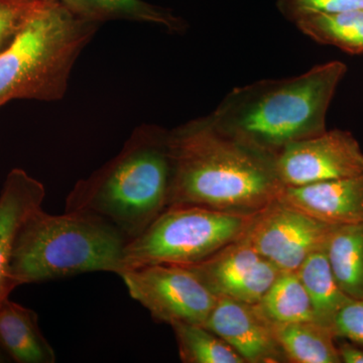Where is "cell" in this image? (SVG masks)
<instances>
[{
	"label": "cell",
	"instance_id": "obj_1",
	"mask_svg": "<svg viewBox=\"0 0 363 363\" xmlns=\"http://www.w3.org/2000/svg\"><path fill=\"white\" fill-rule=\"evenodd\" d=\"M169 154L168 207L255 213L285 188L277 175L276 155L224 133L210 116L169 130Z\"/></svg>",
	"mask_w": 363,
	"mask_h": 363
},
{
	"label": "cell",
	"instance_id": "obj_2",
	"mask_svg": "<svg viewBox=\"0 0 363 363\" xmlns=\"http://www.w3.org/2000/svg\"><path fill=\"white\" fill-rule=\"evenodd\" d=\"M346 72L345 64L332 61L295 77L241 86L209 116L224 133L277 155L326 130L327 111Z\"/></svg>",
	"mask_w": 363,
	"mask_h": 363
},
{
	"label": "cell",
	"instance_id": "obj_3",
	"mask_svg": "<svg viewBox=\"0 0 363 363\" xmlns=\"http://www.w3.org/2000/svg\"><path fill=\"white\" fill-rule=\"evenodd\" d=\"M171 175L169 130L140 124L116 157L75 184L65 211L96 215L135 240L168 207Z\"/></svg>",
	"mask_w": 363,
	"mask_h": 363
},
{
	"label": "cell",
	"instance_id": "obj_4",
	"mask_svg": "<svg viewBox=\"0 0 363 363\" xmlns=\"http://www.w3.org/2000/svg\"><path fill=\"white\" fill-rule=\"evenodd\" d=\"M130 240L96 215L35 210L23 222L11 257L9 276L18 288L93 272H123Z\"/></svg>",
	"mask_w": 363,
	"mask_h": 363
},
{
	"label": "cell",
	"instance_id": "obj_5",
	"mask_svg": "<svg viewBox=\"0 0 363 363\" xmlns=\"http://www.w3.org/2000/svg\"><path fill=\"white\" fill-rule=\"evenodd\" d=\"M98 26L76 18L58 0H43L0 52V107L16 99H63L74 65Z\"/></svg>",
	"mask_w": 363,
	"mask_h": 363
},
{
	"label": "cell",
	"instance_id": "obj_6",
	"mask_svg": "<svg viewBox=\"0 0 363 363\" xmlns=\"http://www.w3.org/2000/svg\"><path fill=\"white\" fill-rule=\"evenodd\" d=\"M255 213L197 205L167 207L140 235L128 243L121 272L150 264L189 266L206 259L243 238Z\"/></svg>",
	"mask_w": 363,
	"mask_h": 363
},
{
	"label": "cell",
	"instance_id": "obj_7",
	"mask_svg": "<svg viewBox=\"0 0 363 363\" xmlns=\"http://www.w3.org/2000/svg\"><path fill=\"white\" fill-rule=\"evenodd\" d=\"M133 300L152 319L171 325H204L218 297L186 267L150 264L119 274Z\"/></svg>",
	"mask_w": 363,
	"mask_h": 363
},
{
	"label": "cell",
	"instance_id": "obj_8",
	"mask_svg": "<svg viewBox=\"0 0 363 363\" xmlns=\"http://www.w3.org/2000/svg\"><path fill=\"white\" fill-rule=\"evenodd\" d=\"M336 226L277 199L255 213L242 238L281 272H296Z\"/></svg>",
	"mask_w": 363,
	"mask_h": 363
},
{
	"label": "cell",
	"instance_id": "obj_9",
	"mask_svg": "<svg viewBox=\"0 0 363 363\" xmlns=\"http://www.w3.org/2000/svg\"><path fill=\"white\" fill-rule=\"evenodd\" d=\"M284 187H303L363 173V152L350 131L325 130L286 145L276 155Z\"/></svg>",
	"mask_w": 363,
	"mask_h": 363
},
{
	"label": "cell",
	"instance_id": "obj_10",
	"mask_svg": "<svg viewBox=\"0 0 363 363\" xmlns=\"http://www.w3.org/2000/svg\"><path fill=\"white\" fill-rule=\"evenodd\" d=\"M186 267L216 297L255 305L278 278L281 269L242 238L211 257Z\"/></svg>",
	"mask_w": 363,
	"mask_h": 363
},
{
	"label": "cell",
	"instance_id": "obj_11",
	"mask_svg": "<svg viewBox=\"0 0 363 363\" xmlns=\"http://www.w3.org/2000/svg\"><path fill=\"white\" fill-rule=\"evenodd\" d=\"M203 326L223 339L245 363L288 362L274 335V324L257 304L218 298Z\"/></svg>",
	"mask_w": 363,
	"mask_h": 363
},
{
	"label": "cell",
	"instance_id": "obj_12",
	"mask_svg": "<svg viewBox=\"0 0 363 363\" xmlns=\"http://www.w3.org/2000/svg\"><path fill=\"white\" fill-rule=\"evenodd\" d=\"M278 199L332 225L363 223V173L303 187H285Z\"/></svg>",
	"mask_w": 363,
	"mask_h": 363
},
{
	"label": "cell",
	"instance_id": "obj_13",
	"mask_svg": "<svg viewBox=\"0 0 363 363\" xmlns=\"http://www.w3.org/2000/svg\"><path fill=\"white\" fill-rule=\"evenodd\" d=\"M44 185L23 169L9 172L0 193V302L16 288L9 276L14 243L23 222L42 208Z\"/></svg>",
	"mask_w": 363,
	"mask_h": 363
},
{
	"label": "cell",
	"instance_id": "obj_14",
	"mask_svg": "<svg viewBox=\"0 0 363 363\" xmlns=\"http://www.w3.org/2000/svg\"><path fill=\"white\" fill-rule=\"evenodd\" d=\"M0 346L13 362L55 363L56 353L40 330L39 316L9 298L0 302Z\"/></svg>",
	"mask_w": 363,
	"mask_h": 363
},
{
	"label": "cell",
	"instance_id": "obj_15",
	"mask_svg": "<svg viewBox=\"0 0 363 363\" xmlns=\"http://www.w3.org/2000/svg\"><path fill=\"white\" fill-rule=\"evenodd\" d=\"M74 16L101 25L111 21H135L164 26L174 33L186 30L185 21L168 9L143 0H58Z\"/></svg>",
	"mask_w": 363,
	"mask_h": 363
},
{
	"label": "cell",
	"instance_id": "obj_16",
	"mask_svg": "<svg viewBox=\"0 0 363 363\" xmlns=\"http://www.w3.org/2000/svg\"><path fill=\"white\" fill-rule=\"evenodd\" d=\"M296 272L309 295L315 322L333 332L338 313L353 298L339 286L329 264L326 247L312 252Z\"/></svg>",
	"mask_w": 363,
	"mask_h": 363
},
{
	"label": "cell",
	"instance_id": "obj_17",
	"mask_svg": "<svg viewBox=\"0 0 363 363\" xmlns=\"http://www.w3.org/2000/svg\"><path fill=\"white\" fill-rule=\"evenodd\" d=\"M274 332L288 362H341L335 335L317 322L274 324Z\"/></svg>",
	"mask_w": 363,
	"mask_h": 363
},
{
	"label": "cell",
	"instance_id": "obj_18",
	"mask_svg": "<svg viewBox=\"0 0 363 363\" xmlns=\"http://www.w3.org/2000/svg\"><path fill=\"white\" fill-rule=\"evenodd\" d=\"M326 252L343 292L354 300H363V223L336 226Z\"/></svg>",
	"mask_w": 363,
	"mask_h": 363
},
{
	"label": "cell",
	"instance_id": "obj_19",
	"mask_svg": "<svg viewBox=\"0 0 363 363\" xmlns=\"http://www.w3.org/2000/svg\"><path fill=\"white\" fill-rule=\"evenodd\" d=\"M296 26L319 44L348 54L363 52V9L336 13H314L296 21Z\"/></svg>",
	"mask_w": 363,
	"mask_h": 363
},
{
	"label": "cell",
	"instance_id": "obj_20",
	"mask_svg": "<svg viewBox=\"0 0 363 363\" xmlns=\"http://www.w3.org/2000/svg\"><path fill=\"white\" fill-rule=\"evenodd\" d=\"M272 324L315 321L309 295L297 272H281L257 303Z\"/></svg>",
	"mask_w": 363,
	"mask_h": 363
},
{
	"label": "cell",
	"instance_id": "obj_21",
	"mask_svg": "<svg viewBox=\"0 0 363 363\" xmlns=\"http://www.w3.org/2000/svg\"><path fill=\"white\" fill-rule=\"evenodd\" d=\"M184 363H245L218 335L203 325H171Z\"/></svg>",
	"mask_w": 363,
	"mask_h": 363
},
{
	"label": "cell",
	"instance_id": "obj_22",
	"mask_svg": "<svg viewBox=\"0 0 363 363\" xmlns=\"http://www.w3.org/2000/svg\"><path fill=\"white\" fill-rule=\"evenodd\" d=\"M43 0H0V52L16 39Z\"/></svg>",
	"mask_w": 363,
	"mask_h": 363
},
{
	"label": "cell",
	"instance_id": "obj_23",
	"mask_svg": "<svg viewBox=\"0 0 363 363\" xmlns=\"http://www.w3.org/2000/svg\"><path fill=\"white\" fill-rule=\"evenodd\" d=\"M279 11L295 23L314 13H336L363 9V0H278Z\"/></svg>",
	"mask_w": 363,
	"mask_h": 363
},
{
	"label": "cell",
	"instance_id": "obj_24",
	"mask_svg": "<svg viewBox=\"0 0 363 363\" xmlns=\"http://www.w3.org/2000/svg\"><path fill=\"white\" fill-rule=\"evenodd\" d=\"M333 333L363 347V300L353 298L344 306L334 321Z\"/></svg>",
	"mask_w": 363,
	"mask_h": 363
},
{
	"label": "cell",
	"instance_id": "obj_25",
	"mask_svg": "<svg viewBox=\"0 0 363 363\" xmlns=\"http://www.w3.org/2000/svg\"><path fill=\"white\" fill-rule=\"evenodd\" d=\"M339 357L344 363H363V347L345 341L337 345Z\"/></svg>",
	"mask_w": 363,
	"mask_h": 363
},
{
	"label": "cell",
	"instance_id": "obj_26",
	"mask_svg": "<svg viewBox=\"0 0 363 363\" xmlns=\"http://www.w3.org/2000/svg\"><path fill=\"white\" fill-rule=\"evenodd\" d=\"M13 360L9 357V354L4 350V348L0 346V363H11Z\"/></svg>",
	"mask_w": 363,
	"mask_h": 363
}]
</instances>
